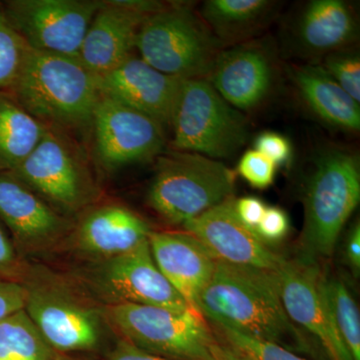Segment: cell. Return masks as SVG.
I'll list each match as a JSON object with an SVG mask.
<instances>
[{
	"mask_svg": "<svg viewBox=\"0 0 360 360\" xmlns=\"http://www.w3.org/2000/svg\"><path fill=\"white\" fill-rule=\"evenodd\" d=\"M290 231L288 214L276 206H266V210L255 232L265 243H276L285 238Z\"/></svg>",
	"mask_w": 360,
	"mask_h": 360,
	"instance_id": "cell-31",
	"label": "cell"
},
{
	"mask_svg": "<svg viewBox=\"0 0 360 360\" xmlns=\"http://www.w3.org/2000/svg\"><path fill=\"white\" fill-rule=\"evenodd\" d=\"M0 360H53L25 309L0 321Z\"/></svg>",
	"mask_w": 360,
	"mask_h": 360,
	"instance_id": "cell-25",
	"label": "cell"
},
{
	"mask_svg": "<svg viewBox=\"0 0 360 360\" xmlns=\"http://www.w3.org/2000/svg\"><path fill=\"white\" fill-rule=\"evenodd\" d=\"M255 146V150L266 156L276 167L288 163L292 153L290 141L274 131H264L258 135Z\"/></svg>",
	"mask_w": 360,
	"mask_h": 360,
	"instance_id": "cell-32",
	"label": "cell"
},
{
	"mask_svg": "<svg viewBox=\"0 0 360 360\" xmlns=\"http://www.w3.org/2000/svg\"><path fill=\"white\" fill-rule=\"evenodd\" d=\"M184 227L217 262L278 271L286 259L240 221L234 210L233 198L189 220Z\"/></svg>",
	"mask_w": 360,
	"mask_h": 360,
	"instance_id": "cell-13",
	"label": "cell"
},
{
	"mask_svg": "<svg viewBox=\"0 0 360 360\" xmlns=\"http://www.w3.org/2000/svg\"><path fill=\"white\" fill-rule=\"evenodd\" d=\"M198 312L213 324L276 343L298 354H314L309 338L290 321L281 300L277 271L215 264L200 293Z\"/></svg>",
	"mask_w": 360,
	"mask_h": 360,
	"instance_id": "cell-1",
	"label": "cell"
},
{
	"mask_svg": "<svg viewBox=\"0 0 360 360\" xmlns=\"http://www.w3.org/2000/svg\"><path fill=\"white\" fill-rule=\"evenodd\" d=\"M108 360H174L167 357L160 356L150 354V352L142 350L134 347L131 343L125 340H120L115 349L108 355Z\"/></svg>",
	"mask_w": 360,
	"mask_h": 360,
	"instance_id": "cell-35",
	"label": "cell"
},
{
	"mask_svg": "<svg viewBox=\"0 0 360 360\" xmlns=\"http://www.w3.org/2000/svg\"><path fill=\"white\" fill-rule=\"evenodd\" d=\"M234 188L236 174L219 160L172 149L158 156L148 202L168 224L184 226L233 198Z\"/></svg>",
	"mask_w": 360,
	"mask_h": 360,
	"instance_id": "cell-3",
	"label": "cell"
},
{
	"mask_svg": "<svg viewBox=\"0 0 360 360\" xmlns=\"http://www.w3.org/2000/svg\"><path fill=\"white\" fill-rule=\"evenodd\" d=\"M323 288L341 340L352 359L360 360V315L352 293L338 277L324 276Z\"/></svg>",
	"mask_w": 360,
	"mask_h": 360,
	"instance_id": "cell-26",
	"label": "cell"
},
{
	"mask_svg": "<svg viewBox=\"0 0 360 360\" xmlns=\"http://www.w3.org/2000/svg\"><path fill=\"white\" fill-rule=\"evenodd\" d=\"M106 316L123 340L150 354L174 360H214L217 336L193 310L124 303L110 304Z\"/></svg>",
	"mask_w": 360,
	"mask_h": 360,
	"instance_id": "cell-7",
	"label": "cell"
},
{
	"mask_svg": "<svg viewBox=\"0 0 360 360\" xmlns=\"http://www.w3.org/2000/svg\"><path fill=\"white\" fill-rule=\"evenodd\" d=\"M141 217L122 205L97 207L80 222L77 245L90 255L110 259L148 243L150 233Z\"/></svg>",
	"mask_w": 360,
	"mask_h": 360,
	"instance_id": "cell-20",
	"label": "cell"
},
{
	"mask_svg": "<svg viewBox=\"0 0 360 360\" xmlns=\"http://www.w3.org/2000/svg\"><path fill=\"white\" fill-rule=\"evenodd\" d=\"M91 124L97 158L104 167L115 169L163 153L162 125L113 99L101 96Z\"/></svg>",
	"mask_w": 360,
	"mask_h": 360,
	"instance_id": "cell-10",
	"label": "cell"
},
{
	"mask_svg": "<svg viewBox=\"0 0 360 360\" xmlns=\"http://www.w3.org/2000/svg\"><path fill=\"white\" fill-rule=\"evenodd\" d=\"M266 205L255 196H245L234 200V210L243 224L255 231L264 217Z\"/></svg>",
	"mask_w": 360,
	"mask_h": 360,
	"instance_id": "cell-34",
	"label": "cell"
},
{
	"mask_svg": "<svg viewBox=\"0 0 360 360\" xmlns=\"http://www.w3.org/2000/svg\"><path fill=\"white\" fill-rule=\"evenodd\" d=\"M0 219L26 245L51 243L68 229L63 215L9 172H0Z\"/></svg>",
	"mask_w": 360,
	"mask_h": 360,
	"instance_id": "cell-19",
	"label": "cell"
},
{
	"mask_svg": "<svg viewBox=\"0 0 360 360\" xmlns=\"http://www.w3.org/2000/svg\"><path fill=\"white\" fill-rule=\"evenodd\" d=\"M360 200L356 158L341 149L319 155L304 194L302 258L316 262L335 252L340 232Z\"/></svg>",
	"mask_w": 360,
	"mask_h": 360,
	"instance_id": "cell-4",
	"label": "cell"
},
{
	"mask_svg": "<svg viewBox=\"0 0 360 360\" xmlns=\"http://www.w3.org/2000/svg\"><path fill=\"white\" fill-rule=\"evenodd\" d=\"M276 6L269 0H208L201 18L220 44H238L269 25Z\"/></svg>",
	"mask_w": 360,
	"mask_h": 360,
	"instance_id": "cell-23",
	"label": "cell"
},
{
	"mask_svg": "<svg viewBox=\"0 0 360 360\" xmlns=\"http://www.w3.org/2000/svg\"><path fill=\"white\" fill-rule=\"evenodd\" d=\"M28 51L30 46L9 23L0 7V92L13 89Z\"/></svg>",
	"mask_w": 360,
	"mask_h": 360,
	"instance_id": "cell-27",
	"label": "cell"
},
{
	"mask_svg": "<svg viewBox=\"0 0 360 360\" xmlns=\"http://www.w3.org/2000/svg\"><path fill=\"white\" fill-rule=\"evenodd\" d=\"M276 167L266 156L250 149L241 156L236 172L255 188L265 189L274 184Z\"/></svg>",
	"mask_w": 360,
	"mask_h": 360,
	"instance_id": "cell-30",
	"label": "cell"
},
{
	"mask_svg": "<svg viewBox=\"0 0 360 360\" xmlns=\"http://www.w3.org/2000/svg\"><path fill=\"white\" fill-rule=\"evenodd\" d=\"M11 91L40 122L65 131L91 124L101 96L98 77L79 59L32 49Z\"/></svg>",
	"mask_w": 360,
	"mask_h": 360,
	"instance_id": "cell-2",
	"label": "cell"
},
{
	"mask_svg": "<svg viewBox=\"0 0 360 360\" xmlns=\"http://www.w3.org/2000/svg\"><path fill=\"white\" fill-rule=\"evenodd\" d=\"M39 146L9 172L52 207L75 212L94 200V180L84 150L58 127L45 125Z\"/></svg>",
	"mask_w": 360,
	"mask_h": 360,
	"instance_id": "cell-8",
	"label": "cell"
},
{
	"mask_svg": "<svg viewBox=\"0 0 360 360\" xmlns=\"http://www.w3.org/2000/svg\"><path fill=\"white\" fill-rule=\"evenodd\" d=\"M15 252L6 232L0 226V274L9 271L15 264Z\"/></svg>",
	"mask_w": 360,
	"mask_h": 360,
	"instance_id": "cell-37",
	"label": "cell"
},
{
	"mask_svg": "<svg viewBox=\"0 0 360 360\" xmlns=\"http://www.w3.org/2000/svg\"><path fill=\"white\" fill-rule=\"evenodd\" d=\"M53 360H80L77 359H73V357L68 356L65 354H56V356L53 357Z\"/></svg>",
	"mask_w": 360,
	"mask_h": 360,
	"instance_id": "cell-39",
	"label": "cell"
},
{
	"mask_svg": "<svg viewBox=\"0 0 360 360\" xmlns=\"http://www.w3.org/2000/svg\"><path fill=\"white\" fill-rule=\"evenodd\" d=\"M212 354L214 360H251L236 350V348L225 343L217 336V340L213 343L212 347Z\"/></svg>",
	"mask_w": 360,
	"mask_h": 360,
	"instance_id": "cell-38",
	"label": "cell"
},
{
	"mask_svg": "<svg viewBox=\"0 0 360 360\" xmlns=\"http://www.w3.org/2000/svg\"><path fill=\"white\" fill-rule=\"evenodd\" d=\"M170 125L174 150L215 160L236 155L248 135L245 118L206 78L182 79Z\"/></svg>",
	"mask_w": 360,
	"mask_h": 360,
	"instance_id": "cell-6",
	"label": "cell"
},
{
	"mask_svg": "<svg viewBox=\"0 0 360 360\" xmlns=\"http://www.w3.org/2000/svg\"><path fill=\"white\" fill-rule=\"evenodd\" d=\"M45 124L0 92V172H11L39 146Z\"/></svg>",
	"mask_w": 360,
	"mask_h": 360,
	"instance_id": "cell-24",
	"label": "cell"
},
{
	"mask_svg": "<svg viewBox=\"0 0 360 360\" xmlns=\"http://www.w3.org/2000/svg\"><path fill=\"white\" fill-rule=\"evenodd\" d=\"M141 58L170 77L207 78L221 44L186 6H165L144 20L137 33Z\"/></svg>",
	"mask_w": 360,
	"mask_h": 360,
	"instance_id": "cell-5",
	"label": "cell"
},
{
	"mask_svg": "<svg viewBox=\"0 0 360 360\" xmlns=\"http://www.w3.org/2000/svg\"><path fill=\"white\" fill-rule=\"evenodd\" d=\"M148 243L161 274L189 309L200 314L198 298L210 283L217 262L205 246L187 232L150 231Z\"/></svg>",
	"mask_w": 360,
	"mask_h": 360,
	"instance_id": "cell-17",
	"label": "cell"
},
{
	"mask_svg": "<svg viewBox=\"0 0 360 360\" xmlns=\"http://www.w3.org/2000/svg\"><path fill=\"white\" fill-rule=\"evenodd\" d=\"M354 11L342 0H314L295 25L296 44L309 56H328L347 49L356 37Z\"/></svg>",
	"mask_w": 360,
	"mask_h": 360,
	"instance_id": "cell-21",
	"label": "cell"
},
{
	"mask_svg": "<svg viewBox=\"0 0 360 360\" xmlns=\"http://www.w3.org/2000/svg\"><path fill=\"white\" fill-rule=\"evenodd\" d=\"M92 277L94 288L111 304L148 305L177 312L191 309L158 269L148 241L129 253L104 259Z\"/></svg>",
	"mask_w": 360,
	"mask_h": 360,
	"instance_id": "cell-12",
	"label": "cell"
},
{
	"mask_svg": "<svg viewBox=\"0 0 360 360\" xmlns=\"http://www.w3.org/2000/svg\"><path fill=\"white\" fill-rule=\"evenodd\" d=\"M345 255L348 265L355 276H359L360 272V224L359 222L352 226L347 236L345 245Z\"/></svg>",
	"mask_w": 360,
	"mask_h": 360,
	"instance_id": "cell-36",
	"label": "cell"
},
{
	"mask_svg": "<svg viewBox=\"0 0 360 360\" xmlns=\"http://www.w3.org/2000/svg\"><path fill=\"white\" fill-rule=\"evenodd\" d=\"M291 78L310 110L336 129L359 131L360 108L322 65L292 66Z\"/></svg>",
	"mask_w": 360,
	"mask_h": 360,
	"instance_id": "cell-22",
	"label": "cell"
},
{
	"mask_svg": "<svg viewBox=\"0 0 360 360\" xmlns=\"http://www.w3.org/2000/svg\"><path fill=\"white\" fill-rule=\"evenodd\" d=\"M26 286L0 277V321L25 309Z\"/></svg>",
	"mask_w": 360,
	"mask_h": 360,
	"instance_id": "cell-33",
	"label": "cell"
},
{
	"mask_svg": "<svg viewBox=\"0 0 360 360\" xmlns=\"http://www.w3.org/2000/svg\"><path fill=\"white\" fill-rule=\"evenodd\" d=\"M284 309L290 321L314 335L328 360H354L341 340L316 262L285 259L277 271Z\"/></svg>",
	"mask_w": 360,
	"mask_h": 360,
	"instance_id": "cell-11",
	"label": "cell"
},
{
	"mask_svg": "<svg viewBox=\"0 0 360 360\" xmlns=\"http://www.w3.org/2000/svg\"><path fill=\"white\" fill-rule=\"evenodd\" d=\"M26 290L25 312L49 347L66 354L98 345L101 326L94 310L56 286H26Z\"/></svg>",
	"mask_w": 360,
	"mask_h": 360,
	"instance_id": "cell-14",
	"label": "cell"
},
{
	"mask_svg": "<svg viewBox=\"0 0 360 360\" xmlns=\"http://www.w3.org/2000/svg\"><path fill=\"white\" fill-rule=\"evenodd\" d=\"M165 6L155 1H101L85 34L79 60L97 77L115 70L132 56L144 20Z\"/></svg>",
	"mask_w": 360,
	"mask_h": 360,
	"instance_id": "cell-15",
	"label": "cell"
},
{
	"mask_svg": "<svg viewBox=\"0 0 360 360\" xmlns=\"http://www.w3.org/2000/svg\"><path fill=\"white\" fill-rule=\"evenodd\" d=\"M206 79L234 108L250 110L269 96L274 70L260 47L238 45L219 52Z\"/></svg>",
	"mask_w": 360,
	"mask_h": 360,
	"instance_id": "cell-18",
	"label": "cell"
},
{
	"mask_svg": "<svg viewBox=\"0 0 360 360\" xmlns=\"http://www.w3.org/2000/svg\"><path fill=\"white\" fill-rule=\"evenodd\" d=\"M322 68L341 89L356 103H360V58L356 51L342 49L328 54Z\"/></svg>",
	"mask_w": 360,
	"mask_h": 360,
	"instance_id": "cell-29",
	"label": "cell"
},
{
	"mask_svg": "<svg viewBox=\"0 0 360 360\" xmlns=\"http://www.w3.org/2000/svg\"><path fill=\"white\" fill-rule=\"evenodd\" d=\"M217 338L251 360H310L276 343L243 335L236 329L214 324Z\"/></svg>",
	"mask_w": 360,
	"mask_h": 360,
	"instance_id": "cell-28",
	"label": "cell"
},
{
	"mask_svg": "<svg viewBox=\"0 0 360 360\" xmlns=\"http://www.w3.org/2000/svg\"><path fill=\"white\" fill-rule=\"evenodd\" d=\"M97 77L101 96L141 111L162 127L172 124L180 78L165 75L134 56Z\"/></svg>",
	"mask_w": 360,
	"mask_h": 360,
	"instance_id": "cell-16",
	"label": "cell"
},
{
	"mask_svg": "<svg viewBox=\"0 0 360 360\" xmlns=\"http://www.w3.org/2000/svg\"><path fill=\"white\" fill-rule=\"evenodd\" d=\"M101 1L11 0L4 14L33 51L79 59L80 49Z\"/></svg>",
	"mask_w": 360,
	"mask_h": 360,
	"instance_id": "cell-9",
	"label": "cell"
}]
</instances>
